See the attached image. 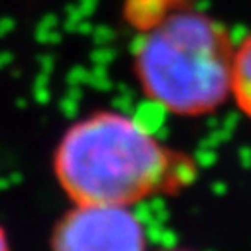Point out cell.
I'll return each mask as SVG.
<instances>
[{"label": "cell", "instance_id": "6da1fadb", "mask_svg": "<svg viewBox=\"0 0 251 251\" xmlns=\"http://www.w3.org/2000/svg\"><path fill=\"white\" fill-rule=\"evenodd\" d=\"M53 172L74 204L133 208L184 190L196 176V164L131 117L95 113L59 141Z\"/></svg>", "mask_w": 251, "mask_h": 251}, {"label": "cell", "instance_id": "7a4b0ae2", "mask_svg": "<svg viewBox=\"0 0 251 251\" xmlns=\"http://www.w3.org/2000/svg\"><path fill=\"white\" fill-rule=\"evenodd\" d=\"M231 61L233 46L220 22L194 8H176L139 40L135 68L152 101L196 117L227 99Z\"/></svg>", "mask_w": 251, "mask_h": 251}, {"label": "cell", "instance_id": "3957f363", "mask_svg": "<svg viewBox=\"0 0 251 251\" xmlns=\"http://www.w3.org/2000/svg\"><path fill=\"white\" fill-rule=\"evenodd\" d=\"M51 251H147V231L131 208L75 204L55 226Z\"/></svg>", "mask_w": 251, "mask_h": 251}, {"label": "cell", "instance_id": "277c9868", "mask_svg": "<svg viewBox=\"0 0 251 251\" xmlns=\"http://www.w3.org/2000/svg\"><path fill=\"white\" fill-rule=\"evenodd\" d=\"M237 107L251 117V34L233 50L231 61V91Z\"/></svg>", "mask_w": 251, "mask_h": 251}, {"label": "cell", "instance_id": "5b68a950", "mask_svg": "<svg viewBox=\"0 0 251 251\" xmlns=\"http://www.w3.org/2000/svg\"><path fill=\"white\" fill-rule=\"evenodd\" d=\"M0 251H10V245H8V239L2 227H0Z\"/></svg>", "mask_w": 251, "mask_h": 251}, {"label": "cell", "instance_id": "8992f818", "mask_svg": "<svg viewBox=\"0 0 251 251\" xmlns=\"http://www.w3.org/2000/svg\"><path fill=\"white\" fill-rule=\"evenodd\" d=\"M172 251H186V249H172Z\"/></svg>", "mask_w": 251, "mask_h": 251}]
</instances>
